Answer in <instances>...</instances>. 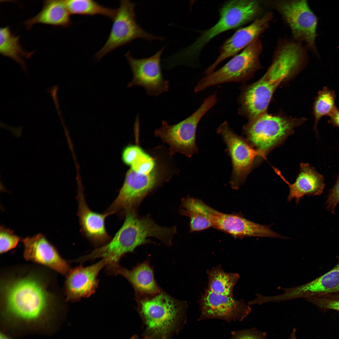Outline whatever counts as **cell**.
Segmentation results:
<instances>
[{
  "instance_id": "16",
  "label": "cell",
  "mask_w": 339,
  "mask_h": 339,
  "mask_svg": "<svg viewBox=\"0 0 339 339\" xmlns=\"http://www.w3.org/2000/svg\"><path fill=\"white\" fill-rule=\"evenodd\" d=\"M109 264V260L105 258L90 266H80L71 269L66 276L64 285L66 301H77L93 294L98 285L99 272Z\"/></svg>"
},
{
  "instance_id": "13",
  "label": "cell",
  "mask_w": 339,
  "mask_h": 339,
  "mask_svg": "<svg viewBox=\"0 0 339 339\" xmlns=\"http://www.w3.org/2000/svg\"><path fill=\"white\" fill-rule=\"evenodd\" d=\"M165 47L148 58L136 59L128 52L125 55L131 69L133 78L129 88L138 86L144 88L148 95L157 96L169 90L168 80L163 77L161 57Z\"/></svg>"
},
{
  "instance_id": "30",
  "label": "cell",
  "mask_w": 339,
  "mask_h": 339,
  "mask_svg": "<svg viewBox=\"0 0 339 339\" xmlns=\"http://www.w3.org/2000/svg\"><path fill=\"white\" fill-rule=\"evenodd\" d=\"M155 166L154 159L143 149L130 166L131 168L136 171L148 174L155 170Z\"/></svg>"
},
{
  "instance_id": "15",
  "label": "cell",
  "mask_w": 339,
  "mask_h": 339,
  "mask_svg": "<svg viewBox=\"0 0 339 339\" xmlns=\"http://www.w3.org/2000/svg\"><path fill=\"white\" fill-rule=\"evenodd\" d=\"M204 213L212 227L235 238L255 236L284 238L272 230L269 226L255 223L238 214L223 213L207 205L205 207Z\"/></svg>"
},
{
  "instance_id": "2",
  "label": "cell",
  "mask_w": 339,
  "mask_h": 339,
  "mask_svg": "<svg viewBox=\"0 0 339 339\" xmlns=\"http://www.w3.org/2000/svg\"><path fill=\"white\" fill-rule=\"evenodd\" d=\"M175 233L174 227L160 226L153 221L149 214L143 216L137 211L128 213L124 222L112 239L107 244L96 249L89 254L82 256V262L99 258H106L109 261L108 268L119 265L123 256L127 253L133 252L137 247L148 244H153L148 237L158 239L166 246L172 243Z\"/></svg>"
},
{
  "instance_id": "20",
  "label": "cell",
  "mask_w": 339,
  "mask_h": 339,
  "mask_svg": "<svg viewBox=\"0 0 339 339\" xmlns=\"http://www.w3.org/2000/svg\"><path fill=\"white\" fill-rule=\"evenodd\" d=\"M78 215L81 232L94 245H104L111 239L106 229L105 220L112 214L105 212L100 213L91 210L88 206L83 193L77 196Z\"/></svg>"
},
{
  "instance_id": "3",
  "label": "cell",
  "mask_w": 339,
  "mask_h": 339,
  "mask_svg": "<svg viewBox=\"0 0 339 339\" xmlns=\"http://www.w3.org/2000/svg\"><path fill=\"white\" fill-rule=\"evenodd\" d=\"M273 62L265 74L259 80L241 88L238 98V112L249 119L265 113L273 94L280 83L293 73L300 63L288 52H276Z\"/></svg>"
},
{
  "instance_id": "11",
  "label": "cell",
  "mask_w": 339,
  "mask_h": 339,
  "mask_svg": "<svg viewBox=\"0 0 339 339\" xmlns=\"http://www.w3.org/2000/svg\"><path fill=\"white\" fill-rule=\"evenodd\" d=\"M159 181L155 170L146 174L130 168L117 197L106 211L120 218L125 217L130 212L137 211L144 198L158 186Z\"/></svg>"
},
{
  "instance_id": "19",
  "label": "cell",
  "mask_w": 339,
  "mask_h": 339,
  "mask_svg": "<svg viewBox=\"0 0 339 339\" xmlns=\"http://www.w3.org/2000/svg\"><path fill=\"white\" fill-rule=\"evenodd\" d=\"M337 259L333 268L313 280L299 286L282 288L283 292L280 295L281 300L306 299L339 293V256Z\"/></svg>"
},
{
  "instance_id": "5",
  "label": "cell",
  "mask_w": 339,
  "mask_h": 339,
  "mask_svg": "<svg viewBox=\"0 0 339 339\" xmlns=\"http://www.w3.org/2000/svg\"><path fill=\"white\" fill-rule=\"evenodd\" d=\"M262 3L256 0H233L219 10V19L214 26L202 31L196 40L180 51L181 58L190 62L197 58L202 49L215 37L225 31L257 19L261 13Z\"/></svg>"
},
{
  "instance_id": "22",
  "label": "cell",
  "mask_w": 339,
  "mask_h": 339,
  "mask_svg": "<svg viewBox=\"0 0 339 339\" xmlns=\"http://www.w3.org/2000/svg\"><path fill=\"white\" fill-rule=\"evenodd\" d=\"M108 273L120 274L126 278L133 287L136 297L153 295L161 290L155 280L153 268L148 261L138 264L131 270L118 265Z\"/></svg>"
},
{
  "instance_id": "32",
  "label": "cell",
  "mask_w": 339,
  "mask_h": 339,
  "mask_svg": "<svg viewBox=\"0 0 339 339\" xmlns=\"http://www.w3.org/2000/svg\"><path fill=\"white\" fill-rule=\"evenodd\" d=\"M266 333L255 328L231 332L229 339H266Z\"/></svg>"
},
{
  "instance_id": "33",
  "label": "cell",
  "mask_w": 339,
  "mask_h": 339,
  "mask_svg": "<svg viewBox=\"0 0 339 339\" xmlns=\"http://www.w3.org/2000/svg\"><path fill=\"white\" fill-rule=\"evenodd\" d=\"M339 202V174L333 187L329 192L326 203V208L330 210L332 213H334L336 206Z\"/></svg>"
},
{
  "instance_id": "37",
  "label": "cell",
  "mask_w": 339,
  "mask_h": 339,
  "mask_svg": "<svg viewBox=\"0 0 339 339\" xmlns=\"http://www.w3.org/2000/svg\"><path fill=\"white\" fill-rule=\"evenodd\" d=\"M296 330L295 328L293 329L289 339H297L296 336Z\"/></svg>"
},
{
  "instance_id": "25",
  "label": "cell",
  "mask_w": 339,
  "mask_h": 339,
  "mask_svg": "<svg viewBox=\"0 0 339 339\" xmlns=\"http://www.w3.org/2000/svg\"><path fill=\"white\" fill-rule=\"evenodd\" d=\"M208 279V288L217 294L233 296L234 288L239 278L237 273L227 272L220 264L207 271Z\"/></svg>"
},
{
  "instance_id": "36",
  "label": "cell",
  "mask_w": 339,
  "mask_h": 339,
  "mask_svg": "<svg viewBox=\"0 0 339 339\" xmlns=\"http://www.w3.org/2000/svg\"><path fill=\"white\" fill-rule=\"evenodd\" d=\"M0 334V339H13L11 336L1 331Z\"/></svg>"
},
{
  "instance_id": "21",
  "label": "cell",
  "mask_w": 339,
  "mask_h": 339,
  "mask_svg": "<svg viewBox=\"0 0 339 339\" xmlns=\"http://www.w3.org/2000/svg\"><path fill=\"white\" fill-rule=\"evenodd\" d=\"M273 168L290 188L287 198L289 202L295 199L298 203L304 195H320L323 192L325 186L324 176L308 163H301L299 173L292 184L286 180L278 169Z\"/></svg>"
},
{
  "instance_id": "8",
  "label": "cell",
  "mask_w": 339,
  "mask_h": 339,
  "mask_svg": "<svg viewBox=\"0 0 339 339\" xmlns=\"http://www.w3.org/2000/svg\"><path fill=\"white\" fill-rule=\"evenodd\" d=\"M297 124L291 119L265 113L250 120L243 132L249 143L266 155L291 134Z\"/></svg>"
},
{
  "instance_id": "31",
  "label": "cell",
  "mask_w": 339,
  "mask_h": 339,
  "mask_svg": "<svg viewBox=\"0 0 339 339\" xmlns=\"http://www.w3.org/2000/svg\"><path fill=\"white\" fill-rule=\"evenodd\" d=\"M20 239L11 230L3 226L0 229V253L6 252L15 248Z\"/></svg>"
},
{
  "instance_id": "10",
  "label": "cell",
  "mask_w": 339,
  "mask_h": 339,
  "mask_svg": "<svg viewBox=\"0 0 339 339\" xmlns=\"http://www.w3.org/2000/svg\"><path fill=\"white\" fill-rule=\"evenodd\" d=\"M264 3L276 10L290 28L294 39L315 48L317 19L304 0L267 1Z\"/></svg>"
},
{
  "instance_id": "17",
  "label": "cell",
  "mask_w": 339,
  "mask_h": 339,
  "mask_svg": "<svg viewBox=\"0 0 339 339\" xmlns=\"http://www.w3.org/2000/svg\"><path fill=\"white\" fill-rule=\"evenodd\" d=\"M272 17L271 13L267 12L254 20L249 26L237 30L220 47L219 56L206 70L204 74L207 75L213 72L221 62L230 57L234 56L258 37L268 28Z\"/></svg>"
},
{
  "instance_id": "6",
  "label": "cell",
  "mask_w": 339,
  "mask_h": 339,
  "mask_svg": "<svg viewBox=\"0 0 339 339\" xmlns=\"http://www.w3.org/2000/svg\"><path fill=\"white\" fill-rule=\"evenodd\" d=\"M216 94L206 98L199 108L191 115L181 121L173 125L163 120L161 126L156 129L155 136L169 146L171 156L177 153L189 157L197 152L196 134L197 125L204 115L217 103Z\"/></svg>"
},
{
  "instance_id": "26",
  "label": "cell",
  "mask_w": 339,
  "mask_h": 339,
  "mask_svg": "<svg viewBox=\"0 0 339 339\" xmlns=\"http://www.w3.org/2000/svg\"><path fill=\"white\" fill-rule=\"evenodd\" d=\"M70 14L94 16L101 15L113 20L116 10L106 7L92 0H65Z\"/></svg>"
},
{
  "instance_id": "24",
  "label": "cell",
  "mask_w": 339,
  "mask_h": 339,
  "mask_svg": "<svg viewBox=\"0 0 339 339\" xmlns=\"http://www.w3.org/2000/svg\"><path fill=\"white\" fill-rule=\"evenodd\" d=\"M20 37L13 33L8 26L0 29V53L19 63L26 72L24 59L30 58L34 52L24 50L19 43Z\"/></svg>"
},
{
  "instance_id": "14",
  "label": "cell",
  "mask_w": 339,
  "mask_h": 339,
  "mask_svg": "<svg viewBox=\"0 0 339 339\" xmlns=\"http://www.w3.org/2000/svg\"><path fill=\"white\" fill-rule=\"evenodd\" d=\"M200 311L198 321L209 319H220L231 323L242 322L251 312V308L243 299L233 296L215 293L208 288L198 301Z\"/></svg>"
},
{
  "instance_id": "12",
  "label": "cell",
  "mask_w": 339,
  "mask_h": 339,
  "mask_svg": "<svg viewBox=\"0 0 339 339\" xmlns=\"http://www.w3.org/2000/svg\"><path fill=\"white\" fill-rule=\"evenodd\" d=\"M217 132L226 144L231 159L233 171L230 185L232 188L237 189L244 183L256 158L261 157L266 159V155L254 148L246 139L236 134L226 121L218 126Z\"/></svg>"
},
{
  "instance_id": "7",
  "label": "cell",
  "mask_w": 339,
  "mask_h": 339,
  "mask_svg": "<svg viewBox=\"0 0 339 339\" xmlns=\"http://www.w3.org/2000/svg\"><path fill=\"white\" fill-rule=\"evenodd\" d=\"M262 48L261 41L259 37L256 38L222 67L199 80L194 92L224 83L244 81L258 67Z\"/></svg>"
},
{
  "instance_id": "18",
  "label": "cell",
  "mask_w": 339,
  "mask_h": 339,
  "mask_svg": "<svg viewBox=\"0 0 339 339\" xmlns=\"http://www.w3.org/2000/svg\"><path fill=\"white\" fill-rule=\"evenodd\" d=\"M25 260L48 267L66 276L71 269L57 250L42 234H39L22 239Z\"/></svg>"
},
{
  "instance_id": "29",
  "label": "cell",
  "mask_w": 339,
  "mask_h": 339,
  "mask_svg": "<svg viewBox=\"0 0 339 339\" xmlns=\"http://www.w3.org/2000/svg\"><path fill=\"white\" fill-rule=\"evenodd\" d=\"M305 300L321 310H331L339 312V293L306 299Z\"/></svg>"
},
{
  "instance_id": "9",
  "label": "cell",
  "mask_w": 339,
  "mask_h": 339,
  "mask_svg": "<svg viewBox=\"0 0 339 339\" xmlns=\"http://www.w3.org/2000/svg\"><path fill=\"white\" fill-rule=\"evenodd\" d=\"M135 4L127 0H121L116 9L113 20L110 32L104 46L94 55L98 60L110 52L120 46L127 44L133 40L142 39L148 41L163 40L148 33L137 23L135 12Z\"/></svg>"
},
{
  "instance_id": "4",
  "label": "cell",
  "mask_w": 339,
  "mask_h": 339,
  "mask_svg": "<svg viewBox=\"0 0 339 339\" xmlns=\"http://www.w3.org/2000/svg\"><path fill=\"white\" fill-rule=\"evenodd\" d=\"M137 311L145 327L146 336L168 337L186 321L187 304L162 290L152 295L136 297Z\"/></svg>"
},
{
  "instance_id": "27",
  "label": "cell",
  "mask_w": 339,
  "mask_h": 339,
  "mask_svg": "<svg viewBox=\"0 0 339 339\" xmlns=\"http://www.w3.org/2000/svg\"><path fill=\"white\" fill-rule=\"evenodd\" d=\"M336 97L334 91L326 87L319 91L313 106L314 129L316 134L317 124L320 119L325 116H329L337 108L335 105Z\"/></svg>"
},
{
  "instance_id": "35",
  "label": "cell",
  "mask_w": 339,
  "mask_h": 339,
  "mask_svg": "<svg viewBox=\"0 0 339 339\" xmlns=\"http://www.w3.org/2000/svg\"><path fill=\"white\" fill-rule=\"evenodd\" d=\"M329 117L328 123L334 127L339 128V110L336 109Z\"/></svg>"
},
{
  "instance_id": "23",
  "label": "cell",
  "mask_w": 339,
  "mask_h": 339,
  "mask_svg": "<svg viewBox=\"0 0 339 339\" xmlns=\"http://www.w3.org/2000/svg\"><path fill=\"white\" fill-rule=\"evenodd\" d=\"M70 15L65 0H45L40 12L24 24L28 30L36 24L68 28L72 24Z\"/></svg>"
},
{
  "instance_id": "34",
  "label": "cell",
  "mask_w": 339,
  "mask_h": 339,
  "mask_svg": "<svg viewBox=\"0 0 339 339\" xmlns=\"http://www.w3.org/2000/svg\"><path fill=\"white\" fill-rule=\"evenodd\" d=\"M143 149L139 146L131 145L126 147L122 154V160L126 164L131 166Z\"/></svg>"
},
{
  "instance_id": "38",
  "label": "cell",
  "mask_w": 339,
  "mask_h": 339,
  "mask_svg": "<svg viewBox=\"0 0 339 339\" xmlns=\"http://www.w3.org/2000/svg\"><path fill=\"white\" fill-rule=\"evenodd\" d=\"M129 339H141L137 335H135L131 337ZM141 339H152V338L147 336H145L144 338ZM161 339H168L166 337H163Z\"/></svg>"
},
{
  "instance_id": "1",
  "label": "cell",
  "mask_w": 339,
  "mask_h": 339,
  "mask_svg": "<svg viewBox=\"0 0 339 339\" xmlns=\"http://www.w3.org/2000/svg\"><path fill=\"white\" fill-rule=\"evenodd\" d=\"M43 277L28 272L2 281L0 321L2 331L16 336L49 335L62 320L60 306Z\"/></svg>"
},
{
  "instance_id": "28",
  "label": "cell",
  "mask_w": 339,
  "mask_h": 339,
  "mask_svg": "<svg viewBox=\"0 0 339 339\" xmlns=\"http://www.w3.org/2000/svg\"><path fill=\"white\" fill-rule=\"evenodd\" d=\"M181 202L179 213L190 218V233L212 227L209 220L192 204L187 197L182 198Z\"/></svg>"
}]
</instances>
